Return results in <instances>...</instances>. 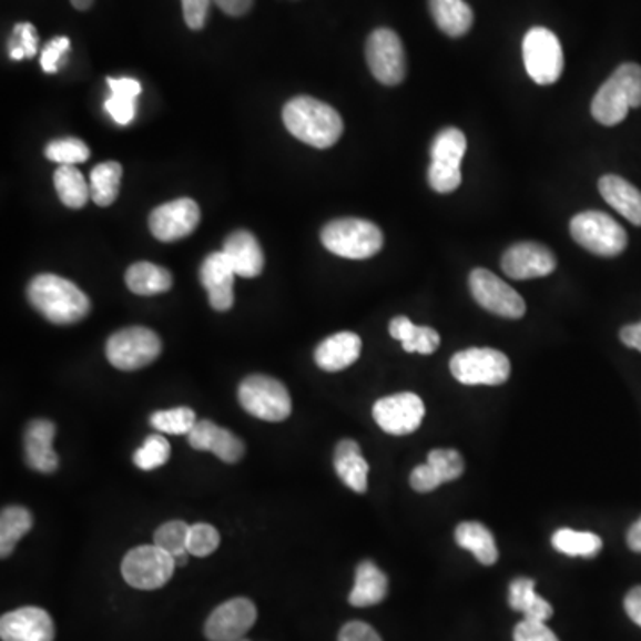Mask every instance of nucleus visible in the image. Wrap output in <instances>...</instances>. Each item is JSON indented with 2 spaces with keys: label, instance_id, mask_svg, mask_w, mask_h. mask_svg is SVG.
I'll return each instance as SVG.
<instances>
[{
  "label": "nucleus",
  "instance_id": "1",
  "mask_svg": "<svg viewBox=\"0 0 641 641\" xmlns=\"http://www.w3.org/2000/svg\"><path fill=\"white\" fill-rule=\"evenodd\" d=\"M282 118L294 138L314 149H330L343 136L340 114L332 105L312 96L291 99L285 104Z\"/></svg>",
  "mask_w": 641,
  "mask_h": 641
},
{
  "label": "nucleus",
  "instance_id": "2",
  "mask_svg": "<svg viewBox=\"0 0 641 641\" xmlns=\"http://www.w3.org/2000/svg\"><path fill=\"white\" fill-rule=\"evenodd\" d=\"M28 298L32 307L54 325H73L84 319L91 311L90 298L78 285L52 273L32 278Z\"/></svg>",
  "mask_w": 641,
  "mask_h": 641
},
{
  "label": "nucleus",
  "instance_id": "3",
  "mask_svg": "<svg viewBox=\"0 0 641 641\" xmlns=\"http://www.w3.org/2000/svg\"><path fill=\"white\" fill-rule=\"evenodd\" d=\"M641 105V67L623 63L614 70L592 100V114L606 126L619 125L628 116L629 109Z\"/></svg>",
  "mask_w": 641,
  "mask_h": 641
},
{
  "label": "nucleus",
  "instance_id": "4",
  "mask_svg": "<svg viewBox=\"0 0 641 641\" xmlns=\"http://www.w3.org/2000/svg\"><path fill=\"white\" fill-rule=\"evenodd\" d=\"M320 241L325 248L334 255L353 261H364L381 250L384 234L379 226L358 217H340L334 220L320 232Z\"/></svg>",
  "mask_w": 641,
  "mask_h": 641
},
{
  "label": "nucleus",
  "instance_id": "5",
  "mask_svg": "<svg viewBox=\"0 0 641 641\" xmlns=\"http://www.w3.org/2000/svg\"><path fill=\"white\" fill-rule=\"evenodd\" d=\"M241 407L250 416L267 423H282L293 411L289 390L278 379L266 375H252L240 385Z\"/></svg>",
  "mask_w": 641,
  "mask_h": 641
},
{
  "label": "nucleus",
  "instance_id": "6",
  "mask_svg": "<svg viewBox=\"0 0 641 641\" xmlns=\"http://www.w3.org/2000/svg\"><path fill=\"white\" fill-rule=\"evenodd\" d=\"M467 152L466 134L460 129L447 126L438 132L431 143V166L428 170V182L437 193H452L461 184V159Z\"/></svg>",
  "mask_w": 641,
  "mask_h": 641
},
{
  "label": "nucleus",
  "instance_id": "7",
  "mask_svg": "<svg viewBox=\"0 0 641 641\" xmlns=\"http://www.w3.org/2000/svg\"><path fill=\"white\" fill-rule=\"evenodd\" d=\"M572 240L601 257H617L628 248V232L601 211H587L570 222Z\"/></svg>",
  "mask_w": 641,
  "mask_h": 641
},
{
  "label": "nucleus",
  "instance_id": "8",
  "mask_svg": "<svg viewBox=\"0 0 641 641\" xmlns=\"http://www.w3.org/2000/svg\"><path fill=\"white\" fill-rule=\"evenodd\" d=\"M163 352L159 335L145 326H129L109 337L105 355L120 370H138L157 360Z\"/></svg>",
  "mask_w": 641,
  "mask_h": 641
},
{
  "label": "nucleus",
  "instance_id": "9",
  "mask_svg": "<svg viewBox=\"0 0 641 641\" xmlns=\"http://www.w3.org/2000/svg\"><path fill=\"white\" fill-rule=\"evenodd\" d=\"M176 563L172 554L161 547L140 546L126 552L122 561V576L126 584L138 590H157L172 579Z\"/></svg>",
  "mask_w": 641,
  "mask_h": 641
},
{
  "label": "nucleus",
  "instance_id": "10",
  "mask_svg": "<svg viewBox=\"0 0 641 641\" xmlns=\"http://www.w3.org/2000/svg\"><path fill=\"white\" fill-rule=\"evenodd\" d=\"M526 72L540 87L554 84L564 67L563 49L554 32L546 28L529 29L522 41Z\"/></svg>",
  "mask_w": 641,
  "mask_h": 641
},
{
  "label": "nucleus",
  "instance_id": "11",
  "mask_svg": "<svg viewBox=\"0 0 641 641\" xmlns=\"http://www.w3.org/2000/svg\"><path fill=\"white\" fill-rule=\"evenodd\" d=\"M451 375L464 385H502L511 375L505 353L492 348H469L458 352L449 362Z\"/></svg>",
  "mask_w": 641,
  "mask_h": 641
},
{
  "label": "nucleus",
  "instance_id": "12",
  "mask_svg": "<svg viewBox=\"0 0 641 641\" xmlns=\"http://www.w3.org/2000/svg\"><path fill=\"white\" fill-rule=\"evenodd\" d=\"M370 73L385 87H398L407 78V55L401 40L390 29H376L366 43Z\"/></svg>",
  "mask_w": 641,
  "mask_h": 641
},
{
  "label": "nucleus",
  "instance_id": "13",
  "mask_svg": "<svg viewBox=\"0 0 641 641\" xmlns=\"http://www.w3.org/2000/svg\"><path fill=\"white\" fill-rule=\"evenodd\" d=\"M470 293L479 307L496 316L520 319L526 314V302L511 285L492 272L478 267L469 276Z\"/></svg>",
  "mask_w": 641,
  "mask_h": 641
},
{
  "label": "nucleus",
  "instance_id": "14",
  "mask_svg": "<svg viewBox=\"0 0 641 641\" xmlns=\"http://www.w3.org/2000/svg\"><path fill=\"white\" fill-rule=\"evenodd\" d=\"M425 414V403L414 393L387 396V398L378 399L373 407L376 425L384 429L385 434L396 435V437L417 431V428L423 425Z\"/></svg>",
  "mask_w": 641,
  "mask_h": 641
},
{
  "label": "nucleus",
  "instance_id": "15",
  "mask_svg": "<svg viewBox=\"0 0 641 641\" xmlns=\"http://www.w3.org/2000/svg\"><path fill=\"white\" fill-rule=\"evenodd\" d=\"M200 207L195 200L176 199L154 208L149 217L150 232L163 243L184 240L196 231Z\"/></svg>",
  "mask_w": 641,
  "mask_h": 641
},
{
  "label": "nucleus",
  "instance_id": "16",
  "mask_svg": "<svg viewBox=\"0 0 641 641\" xmlns=\"http://www.w3.org/2000/svg\"><path fill=\"white\" fill-rule=\"evenodd\" d=\"M257 620V608L250 599L235 597L217 606L205 622L208 641H240Z\"/></svg>",
  "mask_w": 641,
  "mask_h": 641
},
{
  "label": "nucleus",
  "instance_id": "17",
  "mask_svg": "<svg viewBox=\"0 0 641 641\" xmlns=\"http://www.w3.org/2000/svg\"><path fill=\"white\" fill-rule=\"evenodd\" d=\"M501 267L502 272L513 281L542 278L554 272L556 257L554 253L543 244L519 243L506 250Z\"/></svg>",
  "mask_w": 641,
  "mask_h": 641
},
{
  "label": "nucleus",
  "instance_id": "18",
  "mask_svg": "<svg viewBox=\"0 0 641 641\" xmlns=\"http://www.w3.org/2000/svg\"><path fill=\"white\" fill-rule=\"evenodd\" d=\"M54 634L52 617L34 606L10 611L0 619L2 641H54Z\"/></svg>",
  "mask_w": 641,
  "mask_h": 641
},
{
  "label": "nucleus",
  "instance_id": "19",
  "mask_svg": "<svg viewBox=\"0 0 641 641\" xmlns=\"http://www.w3.org/2000/svg\"><path fill=\"white\" fill-rule=\"evenodd\" d=\"M234 267L225 253L214 252L200 266V282L208 293V303L217 312L231 311L234 305Z\"/></svg>",
  "mask_w": 641,
  "mask_h": 641
},
{
  "label": "nucleus",
  "instance_id": "20",
  "mask_svg": "<svg viewBox=\"0 0 641 641\" xmlns=\"http://www.w3.org/2000/svg\"><path fill=\"white\" fill-rule=\"evenodd\" d=\"M187 442L196 451L214 452L225 464H237L244 457L243 440L213 420H199L187 434Z\"/></svg>",
  "mask_w": 641,
  "mask_h": 641
},
{
  "label": "nucleus",
  "instance_id": "21",
  "mask_svg": "<svg viewBox=\"0 0 641 641\" xmlns=\"http://www.w3.org/2000/svg\"><path fill=\"white\" fill-rule=\"evenodd\" d=\"M55 426L47 419H34L29 423L23 435L26 461L32 470L52 475L59 467L58 452L54 451Z\"/></svg>",
  "mask_w": 641,
  "mask_h": 641
},
{
  "label": "nucleus",
  "instance_id": "22",
  "mask_svg": "<svg viewBox=\"0 0 641 641\" xmlns=\"http://www.w3.org/2000/svg\"><path fill=\"white\" fill-rule=\"evenodd\" d=\"M228 263L234 267L235 275L243 278H255L264 269V252L257 237L248 231L232 232L223 244Z\"/></svg>",
  "mask_w": 641,
  "mask_h": 641
},
{
  "label": "nucleus",
  "instance_id": "23",
  "mask_svg": "<svg viewBox=\"0 0 641 641\" xmlns=\"http://www.w3.org/2000/svg\"><path fill=\"white\" fill-rule=\"evenodd\" d=\"M362 340L353 332H340L323 340L314 353L319 369L337 373L352 366L360 357Z\"/></svg>",
  "mask_w": 641,
  "mask_h": 641
},
{
  "label": "nucleus",
  "instance_id": "24",
  "mask_svg": "<svg viewBox=\"0 0 641 641\" xmlns=\"http://www.w3.org/2000/svg\"><path fill=\"white\" fill-rule=\"evenodd\" d=\"M335 472L343 479L346 487L353 492H367V475H369V464L362 457V449L352 438H344L335 447L334 455Z\"/></svg>",
  "mask_w": 641,
  "mask_h": 641
},
{
  "label": "nucleus",
  "instance_id": "25",
  "mask_svg": "<svg viewBox=\"0 0 641 641\" xmlns=\"http://www.w3.org/2000/svg\"><path fill=\"white\" fill-rule=\"evenodd\" d=\"M602 199L632 225L641 226V191L619 175H606L599 181Z\"/></svg>",
  "mask_w": 641,
  "mask_h": 641
},
{
  "label": "nucleus",
  "instance_id": "26",
  "mask_svg": "<svg viewBox=\"0 0 641 641\" xmlns=\"http://www.w3.org/2000/svg\"><path fill=\"white\" fill-rule=\"evenodd\" d=\"M389 593V579L373 561H362L355 573V587L349 593V604L355 608H369V606L384 602Z\"/></svg>",
  "mask_w": 641,
  "mask_h": 641
},
{
  "label": "nucleus",
  "instance_id": "27",
  "mask_svg": "<svg viewBox=\"0 0 641 641\" xmlns=\"http://www.w3.org/2000/svg\"><path fill=\"white\" fill-rule=\"evenodd\" d=\"M429 11L437 28L451 38L464 37L475 22V13L466 0H429Z\"/></svg>",
  "mask_w": 641,
  "mask_h": 641
},
{
  "label": "nucleus",
  "instance_id": "28",
  "mask_svg": "<svg viewBox=\"0 0 641 641\" xmlns=\"http://www.w3.org/2000/svg\"><path fill=\"white\" fill-rule=\"evenodd\" d=\"M508 602L511 610L525 614V620L547 622L554 613L552 606L535 592V581L529 578H516L511 581Z\"/></svg>",
  "mask_w": 641,
  "mask_h": 641
},
{
  "label": "nucleus",
  "instance_id": "29",
  "mask_svg": "<svg viewBox=\"0 0 641 641\" xmlns=\"http://www.w3.org/2000/svg\"><path fill=\"white\" fill-rule=\"evenodd\" d=\"M455 540L461 549L472 552L476 560L485 567L496 564L499 560L496 538L481 522H461L455 531Z\"/></svg>",
  "mask_w": 641,
  "mask_h": 641
},
{
  "label": "nucleus",
  "instance_id": "30",
  "mask_svg": "<svg viewBox=\"0 0 641 641\" xmlns=\"http://www.w3.org/2000/svg\"><path fill=\"white\" fill-rule=\"evenodd\" d=\"M390 335L401 343L403 349L408 353L431 355L440 346V335L429 326H417L408 317L398 316L390 320Z\"/></svg>",
  "mask_w": 641,
  "mask_h": 641
},
{
  "label": "nucleus",
  "instance_id": "31",
  "mask_svg": "<svg viewBox=\"0 0 641 641\" xmlns=\"http://www.w3.org/2000/svg\"><path fill=\"white\" fill-rule=\"evenodd\" d=\"M125 284L138 296H155L172 289V273L152 263L132 264L125 273Z\"/></svg>",
  "mask_w": 641,
  "mask_h": 641
},
{
  "label": "nucleus",
  "instance_id": "32",
  "mask_svg": "<svg viewBox=\"0 0 641 641\" xmlns=\"http://www.w3.org/2000/svg\"><path fill=\"white\" fill-rule=\"evenodd\" d=\"M32 528L31 511L23 506H8L0 516V556L13 554L14 547Z\"/></svg>",
  "mask_w": 641,
  "mask_h": 641
},
{
  "label": "nucleus",
  "instance_id": "33",
  "mask_svg": "<svg viewBox=\"0 0 641 641\" xmlns=\"http://www.w3.org/2000/svg\"><path fill=\"white\" fill-rule=\"evenodd\" d=\"M123 167L116 161L99 164L91 170V199L99 207H109L114 204L120 193V182H122Z\"/></svg>",
  "mask_w": 641,
  "mask_h": 641
},
{
  "label": "nucleus",
  "instance_id": "34",
  "mask_svg": "<svg viewBox=\"0 0 641 641\" xmlns=\"http://www.w3.org/2000/svg\"><path fill=\"white\" fill-rule=\"evenodd\" d=\"M552 547L570 558H596L602 549V538L590 531H573L561 528L552 535Z\"/></svg>",
  "mask_w": 641,
  "mask_h": 641
},
{
  "label": "nucleus",
  "instance_id": "35",
  "mask_svg": "<svg viewBox=\"0 0 641 641\" xmlns=\"http://www.w3.org/2000/svg\"><path fill=\"white\" fill-rule=\"evenodd\" d=\"M54 185L59 200L67 207H84L91 199L90 184L75 166H59L54 173Z\"/></svg>",
  "mask_w": 641,
  "mask_h": 641
},
{
  "label": "nucleus",
  "instance_id": "36",
  "mask_svg": "<svg viewBox=\"0 0 641 641\" xmlns=\"http://www.w3.org/2000/svg\"><path fill=\"white\" fill-rule=\"evenodd\" d=\"M191 526L182 520H170L166 525L159 526L154 535V543L161 547L167 554L173 556L176 567L187 563L190 551H187V535Z\"/></svg>",
  "mask_w": 641,
  "mask_h": 641
},
{
  "label": "nucleus",
  "instance_id": "37",
  "mask_svg": "<svg viewBox=\"0 0 641 641\" xmlns=\"http://www.w3.org/2000/svg\"><path fill=\"white\" fill-rule=\"evenodd\" d=\"M196 414L187 407L172 408V410L155 411L150 417V425L154 426L161 434L187 435L195 428Z\"/></svg>",
  "mask_w": 641,
  "mask_h": 641
},
{
  "label": "nucleus",
  "instance_id": "38",
  "mask_svg": "<svg viewBox=\"0 0 641 641\" xmlns=\"http://www.w3.org/2000/svg\"><path fill=\"white\" fill-rule=\"evenodd\" d=\"M45 155L49 161H54L61 166H75V164L87 163L90 159V149L78 138H63V140L50 141Z\"/></svg>",
  "mask_w": 641,
  "mask_h": 641
},
{
  "label": "nucleus",
  "instance_id": "39",
  "mask_svg": "<svg viewBox=\"0 0 641 641\" xmlns=\"http://www.w3.org/2000/svg\"><path fill=\"white\" fill-rule=\"evenodd\" d=\"M172 455V446L163 435H150L145 444L134 452V466L141 470H155L163 467Z\"/></svg>",
  "mask_w": 641,
  "mask_h": 641
},
{
  "label": "nucleus",
  "instance_id": "40",
  "mask_svg": "<svg viewBox=\"0 0 641 641\" xmlns=\"http://www.w3.org/2000/svg\"><path fill=\"white\" fill-rule=\"evenodd\" d=\"M428 464L434 467L435 472L440 476L444 484L455 481L466 470L464 458L457 449H434V451H429Z\"/></svg>",
  "mask_w": 641,
  "mask_h": 641
},
{
  "label": "nucleus",
  "instance_id": "41",
  "mask_svg": "<svg viewBox=\"0 0 641 641\" xmlns=\"http://www.w3.org/2000/svg\"><path fill=\"white\" fill-rule=\"evenodd\" d=\"M8 50L13 61L34 58L38 52V32L34 26L28 22L17 23L8 41Z\"/></svg>",
  "mask_w": 641,
  "mask_h": 641
},
{
  "label": "nucleus",
  "instance_id": "42",
  "mask_svg": "<svg viewBox=\"0 0 641 641\" xmlns=\"http://www.w3.org/2000/svg\"><path fill=\"white\" fill-rule=\"evenodd\" d=\"M220 542H222V538H220L217 529L202 522V525L191 526L190 535H187V551L196 558H205V556H211L216 551Z\"/></svg>",
  "mask_w": 641,
  "mask_h": 641
},
{
  "label": "nucleus",
  "instance_id": "43",
  "mask_svg": "<svg viewBox=\"0 0 641 641\" xmlns=\"http://www.w3.org/2000/svg\"><path fill=\"white\" fill-rule=\"evenodd\" d=\"M105 111L111 114L118 125H129L136 114V96L111 93L105 100Z\"/></svg>",
  "mask_w": 641,
  "mask_h": 641
},
{
  "label": "nucleus",
  "instance_id": "44",
  "mask_svg": "<svg viewBox=\"0 0 641 641\" xmlns=\"http://www.w3.org/2000/svg\"><path fill=\"white\" fill-rule=\"evenodd\" d=\"M70 50V40L67 37H58L47 43L41 50V69L47 73H55L61 64V59Z\"/></svg>",
  "mask_w": 641,
  "mask_h": 641
},
{
  "label": "nucleus",
  "instance_id": "45",
  "mask_svg": "<svg viewBox=\"0 0 641 641\" xmlns=\"http://www.w3.org/2000/svg\"><path fill=\"white\" fill-rule=\"evenodd\" d=\"M513 641H560L554 631L547 628L546 622L522 620L513 631Z\"/></svg>",
  "mask_w": 641,
  "mask_h": 641
},
{
  "label": "nucleus",
  "instance_id": "46",
  "mask_svg": "<svg viewBox=\"0 0 641 641\" xmlns=\"http://www.w3.org/2000/svg\"><path fill=\"white\" fill-rule=\"evenodd\" d=\"M213 0H182V11L187 28L200 31L208 19V8Z\"/></svg>",
  "mask_w": 641,
  "mask_h": 641
},
{
  "label": "nucleus",
  "instance_id": "47",
  "mask_svg": "<svg viewBox=\"0 0 641 641\" xmlns=\"http://www.w3.org/2000/svg\"><path fill=\"white\" fill-rule=\"evenodd\" d=\"M442 484V479L435 472L434 467L429 466L428 461H426L425 466H419L411 470L410 485L416 492H434Z\"/></svg>",
  "mask_w": 641,
  "mask_h": 641
},
{
  "label": "nucleus",
  "instance_id": "48",
  "mask_svg": "<svg viewBox=\"0 0 641 641\" xmlns=\"http://www.w3.org/2000/svg\"><path fill=\"white\" fill-rule=\"evenodd\" d=\"M339 641H381V638L369 623L355 620L340 629Z\"/></svg>",
  "mask_w": 641,
  "mask_h": 641
},
{
  "label": "nucleus",
  "instance_id": "49",
  "mask_svg": "<svg viewBox=\"0 0 641 641\" xmlns=\"http://www.w3.org/2000/svg\"><path fill=\"white\" fill-rule=\"evenodd\" d=\"M109 90L111 93H122V95L138 96L141 93V84L136 79H108Z\"/></svg>",
  "mask_w": 641,
  "mask_h": 641
},
{
  "label": "nucleus",
  "instance_id": "50",
  "mask_svg": "<svg viewBox=\"0 0 641 641\" xmlns=\"http://www.w3.org/2000/svg\"><path fill=\"white\" fill-rule=\"evenodd\" d=\"M623 608H625L629 619L641 628V587L632 588L631 592L625 596Z\"/></svg>",
  "mask_w": 641,
  "mask_h": 641
},
{
  "label": "nucleus",
  "instance_id": "51",
  "mask_svg": "<svg viewBox=\"0 0 641 641\" xmlns=\"http://www.w3.org/2000/svg\"><path fill=\"white\" fill-rule=\"evenodd\" d=\"M220 10L231 17H243L252 10L253 0H213Z\"/></svg>",
  "mask_w": 641,
  "mask_h": 641
},
{
  "label": "nucleus",
  "instance_id": "52",
  "mask_svg": "<svg viewBox=\"0 0 641 641\" xmlns=\"http://www.w3.org/2000/svg\"><path fill=\"white\" fill-rule=\"evenodd\" d=\"M620 340L628 348L638 349L641 353V320L637 325L623 326L620 330Z\"/></svg>",
  "mask_w": 641,
  "mask_h": 641
},
{
  "label": "nucleus",
  "instance_id": "53",
  "mask_svg": "<svg viewBox=\"0 0 641 641\" xmlns=\"http://www.w3.org/2000/svg\"><path fill=\"white\" fill-rule=\"evenodd\" d=\"M628 546L631 551L641 552V517L629 528Z\"/></svg>",
  "mask_w": 641,
  "mask_h": 641
},
{
  "label": "nucleus",
  "instance_id": "54",
  "mask_svg": "<svg viewBox=\"0 0 641 641\" xmlns=\"http://www.w3.org/2000/svg\"><path fill=\"white\" fill-rule=\"evenodd\" d=\"M72 2L73 8L79 11H87L90 10L91 6L95 0H70Z\"/></svg>",
  "mask_w": 641,
  "mask_h": 641
},
{
  "label": "nucleus",
  "instance_id": "55",
  "mask_svg": "<svg viewBox=\"0 0 641 641\" xmlns=\"http://www.w3.org/2000/svg\"><path fill=\"white\" fill-rule=\"evenodd\" d=\"M240 641H246V640H240Z\"/></svg>",
  "mask_w": 641,
  "mask_h": 641
}]
</instances>
